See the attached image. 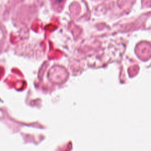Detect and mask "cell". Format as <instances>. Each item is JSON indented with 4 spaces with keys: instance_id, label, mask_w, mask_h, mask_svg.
<instances>
[{
    "instance_id": "1",
    "label": "cell",
    "mask_w": 151,
    "mask_h": 151,
    "mask_svg": "<svg viewBox=\"0 0 151 151\" xmlns=\"http://www.w3.org/2000/svg\"><path fill=\"white\" fill-rule=\"evenodd\" d=\"M60 1H61V0H60Z\"/></svg>"
}]
</instances>
